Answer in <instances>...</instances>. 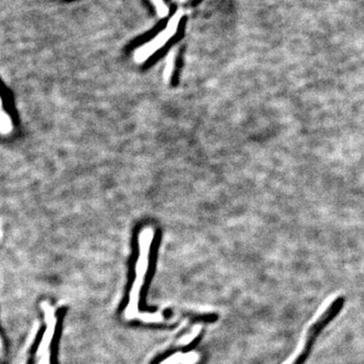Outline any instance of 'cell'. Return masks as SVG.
<instances>
[{"instance_id":"10","label":"cell","mask_w":364,"mask_h":364,"mask_svg":"<svg viewBox=\"0 0 364 364\" xmlns=\"http://www.w3.org/2000/svg\"><path fill=\"white\" fill-rule=\"evenodd\" d=\"M188 0H181V2H186Z\"/></svg>"},{"instance_id":"3","label":"cell","mask_w":364,"mask_h":364,"mask_svg":"<svg viewBox=\"0 0 364 364\" xmlns=\"http://www.w3.org/2000/svg\"><path fill=\"white\" fill-rule=\"evenodd\" d=\"M182 16H183L182 11H177L176 13L172 16V18H170L164 30H161L159 34L156 35L148 43H145L144 45L138 48L134 54L135 61H136L137 63H144L145 61L148 60L153 54H155L158 50H160L162 47L166 45L167 42L169 41L170 39L174 38V35L176 34Z\"/></svg>"},{"instance_id":"1","label":"cell","mask_w":364,"mask_h":364,"mask_svg":"<svg viewBox=\"0 0 364 364\" xmlns=\"http://www.w3.org/2000/svg\"><path fill=\"white\" fill-rule=\"evenodd\" d=\"M154 232L153 228L147 227L140 232L139 235V259L136 265V277H135L134 286L131 291L130 302L126 309V318L129 320L142 319L143 321L151 322V323H158L162 321V317L159 315L141 314L139 311L140 295H141L142 288H143L145 279H146L147 272L149 268V261H150V252L152 242H153Z\"/></svg>"},{"instance_id":"6","label":"cell","mask_w":364,"mask_h":364,"mask_svg":"<svg viewBox=\"0 0 364 364\" xmlns=\"http://www.w3.org/2000/svg\"><path fill=\"white\" fill-rule=\"evenodd\" d=\"M198 356L195 353L178 354L169 357L162 364H193L197 363Z\"/></svg>"},{"instance_id":"7","label":"cell","mask_w":364,"mask_h":364,"mask_svg":"<svg viewBox=\"0 0 364 364\" xmlns=\"http://www.w3.org/2000/svg\"><path fill=\"white\" fill-rule=\"evenodd\" d=\"M175 59H176V50L174 49L167 56L166 66H165L164 74H163L164 80L168 81L171 79L172 74H174Z\"/></svg>"},{"instance_id":"8","label":"cell","mask_w":364,"mask_h":364,"mask_svg":"<svg viewBox=\"0 0 364 364\" xmlns=\"http://www.w3.org/2000/svg\"><path fill=\"white\" fill-rule=\"evenodd\" d=\"M152 4L155 6L156 13H157L159 18H165L169 13V8L167 4H165L164 0H150Z\"/></svg>"},{"instance_id":"4","label":"cell","mask_w":364,"mask_h":364,"mask_svg":"<svg viewBox=\"0 0 364 364\" xmlns=\"http://www.w3.org/2000/svg\"><path fill=\"white\" fill-rule=\"evenodd\" d=\"M42 308L45 315L46 330L37 351L36 364H51V345L57 326V317L55 309L50 303L44 302L42 303Z\"/></svg>"},{"instance_id":"2","label":"cell","mask_w":364,"mask_h":364,"mask_svg":"<svg viewBox=\"0 0 364 364\" xmlns=\"http://www.w3.org/2000/svg\"><path fill=\"white\" fill-rule=\"evenodd\" d=\"M345 305L344 296H337L332 303H329L325 311L320 315L319 318L310 326L305 334V343H303V350L298 356L293 359L291 364H305L311 354L313 347L321 333L329 326L331 322L337 318L338 315L342 312Z\"/></svg>"},{"instance_id":"9","label":"cell","mask_w":364,"mask_h":364,"mask_svg":"<svg viewBox=\"0 0 364 364\" xmlns=\"http://www.w3.org/2000/svg\"><path fill=\"white\" fill-rule=\"evenodd\" d=\"M2 351V342H1V338H0V352Z\"/></svg>"},{"instance_id":"5","label":"cell","mask_w":364,"mask_h":364,"mask_svg":"<svg viewBox=\"0 0 364 364\" xmlns=\"http://www.w3.org/2000/svg\"><path fill=\"white\" fill-rule=\"evenodd\" d=\"M13 129V123L6 109L4 107V102L0 95V133L1 134H8Z\"/></svg>"}]
</instances>
